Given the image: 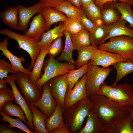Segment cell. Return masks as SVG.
Returning <instances> with one entry per match:
<instances>
[{
  "label": "cell",
  "instance_id": "obj_1",
  "mask_svg": "<svg viewBox=\"0 0 133 133\" xmlns=\"http://www.w3.org/2000/svg\"><path fill=\"white\" fill-rule=\"evenodd\" d=\"M101 126V133L107 126L128 112L130 108L121 105L103 95L96 94L89 97Z\"/></svg>",
  "mask_w": 133,
  "mask_h": 133
},
{
  "label": "cell",
  "instance_id": "obj_2",
  "mask_svg": "<svg viewBox=\"0 0 133 133\" xmlns=\"http://www.w3.org/2000/svg\"><path fill=\"white\" fill-rule=\"evenodd\" d=\"M93 108L92 100L87 97L70 107L64 109L63 117L66 126L70 133H77L81 129L84 120Z\"/></svg>",
  "mask_w": 133,
  "mask_h": 133
},
{
  "label": "cell",
  "instance_id": "obj_3",
  "mask_svg": "<svg viewBox=\"0 0 133 133\" xmlns=\"http://www.w3.org/2000/svg\"><path fill=\"white\" fill-rule=\"evenodd\" d=\"M97 94L104 96L123 106L132 108L133 106V87L127 83L107 85L104 82Z\"/></svg>",
  "mask_w": 133,
  "mask_h": 133
},
{
  "label": "cell",
  "instance_id": "obj_4",
  "mask_svg": "<svg viewBox=\"0 0 133 133\" xmlns=\"http://www.w3.org/2000/svg\"><path fill=\"white\" fill-rule=\"evenodd\" d=\"M48 54L49 58L45 60L43 66L44 73L35 83L42 92L43 86L46 82L54 77L67 74L76 68L75 65L67 62H60L50 54Z\"/></svg>",
  "mask_w": 133,
  "mask_h": 133
},
{
  "label": "cell",
  "instance_id": "obj_5",
  "mask_svg": "<svg viewBox=\"0 0 133 133\" xmlns=\"http://www.w3.org/2000/svg\"><path fill=\"white\" fill-rule=\"evenodd\" d=\"M109 41L100 45L98 48L118 54L129 61L133 58V38L126 35L111 37Z\"/></svg>",
  "mask_w": 133,
  "mask_h": 133
},
{
  "label": "cell",
  "instance_id": "obj_6",
  "mask_svg": "<svg viewBox=\"0 0 133 133\" xmlns=\"http://www.w3.org/2000/svg\"><path fill=\"white\" fill-rule=\"evenodd\" d=\"M0 34L6 35L8 38L16 40L18 44V48L23 49L28 53L31 61L30 65L27 69L30 71L31 70L41 50L38 45L39 41L31 38L24 34L16 33L7 28L0 30Z\"/></svg>",
  "mask_w": 133,
  "mask_h": 133
},
{
  "label": "cell",
  "instance_id": "obj_7",
  "mask_svg": "<svg viewBox=\"0 0 133 133\" xmlns=\"http://www.w3.org/2000/svg\"><path fill=\"white\" fill-rule=\"evenodd\" d=\"M112 70L109 67L101 68L90 64L86 73V86L87 97H90L97 94L100 86Z\"/></svg>",
  "mask_w": 133,
  "mask_h": 133
},
{
  "label": "cell",
  "instance_id": "obj_8",
  "mask_svg": "<svg viewBox=\"0 0 133 133\" xmlns=\"http://www.w3.org/2000/svg\"><path fill=\"white\" fill-rule=\"evenodd\" d=\"M15 81L28 104L35 102L41 98L42 92L30 79L28 75L22 72H17Z\"/></svg>",
  "mask_w": 133,
  "mask_h": 133
},
{
  "label": "cell",
  "instance_id": "obj_9",
  "mask_svg": "<svg viewBox=\"0 0 133 133\" xmlns=\"http://www.w3.org/2000/svg\"><path fill=\"white\" fill-rule=\"evenodd\" d=\"M42 89L41 96L39 100L28 105H33L38 108L48 117L55 110L58 102L52 94L49 81L44 84Z\"/></svg>",
  "mask_w": 133,
  "mask_h": 133
},
{
  "label": "cell",
  "instance_id": "obj_10",
  "mask_svg": "<svg viewBox=\"0 0 133 133\" xmlns=\"http://www.w3.org/2000/svg\"><path fill=\"white\" fill-rule=\"evenodd\" d=\"M16 76V74H13L11 75H8L5 79L7 83L11 86L13 90L15 98V103L20 106L23 110L29 124V127L31 130L33 131L34 127L33 123V115L28 104L16 86L15 82Z\"/></svg>",
  "mask_w": 133,
  "mask_h": 133
},
{
  "label": "cell",
  "instance_id": "obj_11",
  "mask_svg": "<svg viewBox=\"0 0 133 133\" xmlns=\"http://www.w3.org/2000/svg\"><path fill=\"white\" fill-rule=\"evenodd\" d=\"M129 60L116 54L98 48L92 58L88 62L90 65L101 66L104 68L119 61L129 62Z\"/></svg>",
  "mask_w": 133,
  "mask_h": 133
},
{
  "label": "cell",
  "instance_id": "obj_12",
  "mask_svg": "<svg viewBox=\"0 0 133 133\" xmlns=\"http://www.w3.org/2000/svg\"><path fill=\"white\" fill-rule=\"evenodd\" d=\"M86 73L78 81L72 89L67 91L65 98L64 109L70 107L87 97L86 86Z\"/></svg>",
  "mask_w": 133,
  "mask_h": 133
},
{
  "label": "cell",
  "instance_id": "obj_13",
  "mask_svg": "<svg viewBox=\"0 0 133 133\" xmlns=\"http://www.w3.org/2000/svg\"><path fill=\"white\" fill-rule=\"evenodd\" d=\"M67 74L55 77L48 81L52 95L64 108L65 97L68 89L66 79Z\"/></svg>",
  "mask_w": 133,
  "mask_h": 133
},
{
  "label": "cell",
  "instance_id": "obj_14",
  "mask_svg": "<svg viewBox=\"0 0 133 133\" xmlns=\"http://www.w3.org/2000/svg\"><path fill=\"white\" fill-rule=\"evenodd\" d=\"M17 6L20 27L21 31L25 33L28 29L30 19L36 13H40L44 7L40 2L29 7L19 4Z\"/></svg>",
  "mask_w": 133,
  "mask_h": 133
},
{
  "label": "cell",
  "instance_id": "obj_15",
  "mask_svg": "<svg viewBox=\"0 0 133 133\" xmlns=\"http://www.w3.org/2000/svg\"><path fill=\"white\" fill-rule=\"evenodd\" d=\"M102 133H133L131 114L128 112L110 124Z\"/></svg>",
  "mask_w": 133,
  "mask_h": 133
},
{
  "label": "cell",
  "instance_id": "obj_16",
  "mask_svg": "<svg viewBox=\"0 0 133 133\" xmlns=\"http://www.w3.org/2000/svg\"><path fill=\"white\" fill-rule=\"evenodd\" d=\"M8 44L7 38L5 39L0 42V50L2 51L1 54L6 57L10 62L12 66V69L16 71H19L29 75L30 71L25 69L23 66L22 63L25 61L24 57H19L13 55L8 50L7 46Z\"/></svg>",
  "mask_w": 133,
  "mask_h": 133
},
{
  "label": "cell",
  "instance_id": "obj_17",
  "mask_svg": "<svg viewBox=\"0 0 133 133\" xmlns=\"http://www.w3.org/2000/svg\"><path fill=\"white\" fill-rule=\"evenodd\" d=\"M45 30L46 26L45 18L41 13H38L33 18L29 28L24 34L39 41Z\"/></svg>",
  "mask_w": 133,
  "mask_h": 133
},
{
  "label": "cell",
  "instance_id": "obj_18",
  "mask_svg": "<svg viewBox=\"0 0 133 133\" xmlns=\"http://www.w3.org/2000/svg\"><path fill=\"white\" fill-rule=\"evenodd\" d=\"M65 30L64 23L62 22L53 28L45 32L38 43L39 46L41 50L48 47L56 39L61 37L64 35Z\"/></svg>",
  "mask_w": 133,
  "mask_h": 133
},
{
  "label": "cell",
  "instance_id": "obj_19",
  "mask_svg": "<svg viewBox=\"0 0 133 133\" xmlns=\"http://www.w3.org/2000/svg\"><path fill=\"white\" fill-rule=\"evenodd\" d=\"M100 7L103 24L109 25L120 20V13L114 6L112 1L107 2Z\"/></svg>",
  "mask_w": 133,
  "mask_h": 133
},
{
  "label": "cell",
  "instance_id": "obj_20",
  "mask_svg": "<svg viewBox=\"0 0 133 133\" xmlns=\"http://www.w3.org/2000/svg\"><path fill=\"white\" fill-rule=\"evenodd\" d=\"M45 21L46 30H49L50 26L55 23L64 22L68 18L63 13L53 8L44 7L41 12Z\"/></svg>",
  "mask_w": 133,
  "mask_h": 133
},
{
  "label": "cell",
  "instance_id": "obj_21",
  "mask_svg": "<svg viewBox=\"0 0 133 133\" xmlns=\"http://www.w3.org/2000/svg\"><path fill=\"white\" fill-rule=\"evenodd\" d=\"M18 7L10 6L0 13V18L4 23L14 30L21 31L17 16Z\"/></svg>",
  "mask_w": 133,
  "mask_h": 133
},
{
  "label": "cell",
  "instance_id": "obj_22",
  "mask_svg": "<svg viewBox=\"0 0 133 133\" xmlns=\"http://www.w3.org/2000/svg\"><path fill=\"white\" fill-rule=\"evenodd\" d=\"M64 108L58 103L55 110L52 114L45 121L46 130L48 133L54 129L66 126L63 117Z\"/></svg>",
  "mask_w": 133,
  "mask_h": 133
},
{
  "label": "cell",
  "instance_id": "obj_23",
  "mask_svg": "<svg viewBox=\"0 0 133 133\" xmlns=\"http://www.w3.org/2000/svg\"><path fill=\"white\" fill-rule=\"evenodd\" d=\"M29 106L33 115V123L35 133H48L47 131L45 121L48 117L36 107L32 105Z\"/></svg>",
  "mask_w": 133,
  "mask_h": 133
},
{
  "label": "cell",
  "instance_id": "obj_24",
  "mask_svg": "<svg viewBox=\"0 0 133 133\" xmlns=\"http://www.w3.org/2000/svg\"><path fill=\"white\" fill-rule=\"evenodd\" d=\"M127 22L125 20H120L115 23L108 25L109 33L106 40L111 37L121 35L127 36L133 38V29L126 26Z\"/></svg>",
  "mask_w": 133,
  "mask_h": 133
},
{
  "label": "cell",
  "instance_id": "obj_25",
  "mask_svg": "<svg viewBox=\"0 0 133 133\" xmlns=\"http://www.w3.org/2000/svg\"><path fill=\"white\" fill-rule=\"evenodd\" d=\"M90 33L91 45L98 48V46L106 40L109 33L108 25L104 24L97 25L94 29Z\"/></svg>",
  "mask_w": 133,
  "mask_h": 133
},
{
  "label": "cell",
  "instance_id": "obj_26",
  "mask_svg": "<svg viewBox=\"0 0 133 133\" xmlns=\"http://www.w3.org/2000/svg\"><path fill=\"white\" fill-rule=\"evenodd\" d=\"M84 126L78 133H101V126L97 115L93 109L91 111L87 117Z\"/></svg>",
  "mask_w": 133,
  "mask_h": 133
},
{
  "label": "cell",
  "instance_id": "obj_27",
  "mask_svg": "<svg viewBox=\"0 0 133 133\" xmlns=\"http://www.w3.org/2000/svg\"><path fill=\"white\" fill-rule=\"evenodd\" d=\"M48 53V47L41 50L35 60L33 70L28 75L31 80L34 83L40 79L42 75V69L43 66L45 58Z\"/></svg>",
  "mask_w": 133,
  "mask_h": 133
},
{
  "label": "cell",
  "instance_id": "obj_28",
  "mask_svg": "<svg viewBox=\"0 0 133 133\" xmlns=\"http://www.w3.org/2000/svg\"><path fill=\"white\" fill-rule=\"evenodd\" d=\"M64 35L65 37L64 47L60 55L56 59L59 61H66L71 64L75 65V61L74 60L72 55L74 49L71 38V34L65 30L64 32Z\"/></svg>",
  "mask_w": 133,
  "mask_h": 133
},
{
  "label": "cell",
  "instance_id": "obj_29",
  "mask_svg": "<svg viewBox=\"0 0 133 133\" xmlns=\"http://www.w3.org/2000/svg\"><path fill=\"white\" fill-rule=\"evenodd\" d=\"M97 49L91 45L77 50L78 56L75 65L76 68H79L88 63L92 58Z\"/></svg>",
  "mask_w": 133,
  "mask_h": 133
},
{
  "label": "cell",
  "instance_id": "obj_30",
  "mask_svg": "<svg viewBox=\"0 0 133 133\" xmlns=\"http://www.w3.org/2000/svg\"><path fill=\"white\" fill-rule=\"evenodd\" d=\"M1 111L9 117H16L22 119L29 127V124L26 120V117L23 110L20 106L14 104L12 101H9L5 103L3 106Z\"/></svg>",
  "mask_w": 133,
  "mask_h": 133
},
{
  "label": "cell",
  "instance_id": "obj_31",
  "mask_svg": "<svg viewBox=\"0 0 133 133\" xmlns=\"http://www.w3.org/2000/svg\"><path fill=\"white\" fill-rule=\"evenodd\" d=\"M114 6L121 15L120 20H124L129 24V27L133 29V11L130 4L118 1H112Z\"/></svg>",
  "mask_w": 133,
  "mask_h": 133
},
{
  "label": "cell",
  "instance_id": "obj_32",
  "mask_svg": "<svg viewBox=\"0 0 133 133\" xmlns=\"http://www.w3.org/2000/svg\"><path fill=\"white\" fill-rule=\"evenodd\" d=\"M90 63L88 62L80 67L70 70L66 76L68 85V90L72 89L75 84L88 70Z\"/></svg>",
  "mask_w": 133,
  "mask_h": 133
},
{
  "label": "cell",
  "instance_id": "obj_33",
  "mask_svg": "<svg viewBox=\"0 0 133 133\" xmlns=\"http://www.w3.org/2000/svg\"><path fill=\"white\" fill-rule=\"evenodd\" d=\"M54 8L65 14L70 18H79L80 15L84 13L82 9L79 8L66 0Z\"/></svg>",
  "mask_w": 133,
  "mask_h": 133
},
{
  "label": "cell",
  "instance_id": "obj_34",
  "mask_svg": "<svg viewBox=\"0 0 133 133\" xmlns=\"http://www.w3.org/2000/svg\"><path fill=\"white\" fill-rule=\"evenodd\" d=\"M82 9L87 17L93 23L97 25L103 24L100 7L97 5L95 3L82 6Z\"/></svg>",
  "mask_w": 133,
  "mask_h": 133
},
{
  "label": "cell",
  "instance_id": "obj_35",
  "mask_svg": "<svg viewBox=\"0 0 133 133\" xmlns=\"http://www.w3.org/2000/svg\"><path fill=\"white\" fill-rule=\"evenodd\" d=\"M112 66L117 72L116 79L113 84H117L120 80L133 72V63L129 62L119 61Z\"/></svg>",
  "mask_w": 133,
  "mask_h": 133
},
{
  "label": "cell",
  "instance_id": "obj_36",
  "mask_svg": "<svg viewBox=\"0 0 133 133\" xmlns=\"http://www.w3.org/2000/svg\"><path fill=\"white\" fill-rule=\"evenodd\" d=\"M71 38L74 50H77L83 47L91 45L90 33L85 29L77 34H71Z\"/></svg>",
  "mask_w": 133,
  "mask_h": 133
},
{
  "label": "cell",
  "instance_id": "obj_37",
  "mask_svg": "<svg viewBox=\"0 0 133 133\" xmlns=\"http://www.w3.org/2000/svg\"><path fill=\"white\" fill-rule=\"evenodd\" d=\"M0 114L1 118L0 120L8 122L9 124L7 126L9 128L12 129L13 127H16L27 133H34L33 131L23 123L22 119L17 117L15 119L12 118L6 115L2 111H0Z\"/></svg>",
  "mask_w": 133,
  "mask_h": 133
},
{
  "label": "cell",
  "instance_id": "obj_38",
  "mask_svg": "<svg viewBox=\"0 0 133 133\" xmlns=\"http://www.w3.org/2000/svg\"><path fill=\"white\" fill-rule=\"evenodd\" d=\"M65 30L71 34H77L85 29L79 18H68L63 22Z\"/></svg>",
  "mask_w": 133,
  "mask_h": 133
},
{
  "label": "cell",
  "instance_id": "obj_39",
  "mask_svg": "<svg viewBox=\"0 0 133 133\" xmlns=\"http://www.w3.org/2000/svg\"><path fill=\"white\" fill-rule=\"evenodd\" d=\"M14 96L12 89L10 88L0 89V111L4 105L9 101H14Z\"/></svg>",
  "mask_w": 133,
  "mask_h": 133
},
{
  "label": "cell",
  "instance_id": "obj_40",
  "mask_svg": "<svg viewBox=\"0 0 133 133\" xmlns=\"http://www.w3.org/2000/svg\"><path fill=\"white\" fill-rule=\"evenodd\" d=\"M48 53L55 58L61 53L63 50L61 37L54 40L48 47Z\"/></svg>",
  "mask_w": 133,
  "mask_h": 133
},
{
  "label": "cell",
  "instance_id": "obj_41",
  "mask_svg": "<svg viewBox=\"0 0 133 133\" xmlns=\"http://www.w3.org/2000/svg\"><path fill=\"white\" fill-rule=\"evenodd\" d=\"M16 74L17 72L12 69V66L10 63L1 58L0 59V78L3 79L8 76L9 73Z\"/></svg>",
  "mask_w": 133,
  "mask_h": 133
},
{
  "label": "cell",
  "instance_id": "obj_42",
  "mask_svg": "<svg viewBox=\"0 0 133 133\" xmlns=\"http://www.w3.org/2000/svg\"><path fill=\"white\" fill-rule=\"evenodd\" d=\"M79 18L85 29L89 32L92 31L97 25L87 17L84 13L81 15Z\"/></svg>",
  "mask_w": 133,
  "mask_h": 133
},
{
  "label": "cell",
  "instance_id": "obj_43",
  "mask_svg": "<svg viewBox=\"0 0 133 133\" xmlns=\"http://www.w3.org/2000/svg\"><path fill=\"white\" fill-rule=\"evenodd\" d=\"M43 7L55 8L65 0H39Z\"/></svg>",
  "mask_w": 133,
  "mask_h": 133
},
{
  "label": "cell",
  "instance_id": "obj_44",
  "mask_svg": "<svg viewBox=\"0 0 133 133\" xmlns=\"http://www.w3.org/2000/svg\"><path fill=\"white\" fill-rule=\"evenodd\" d=\"M114 1H118L128 3L133 5V0H95V4L99 7L107 2Z\"/></svg>",
  "mask_w": 133,
  "mask_h": 133
},
{
  "label": "cell",
  "instance_id": "obj_45",
  "mask_svg": "<svg viewBox=\"0 0 133 133\" xmlns=\"http://www.w3.org/2000/svg\"><path fill=\"white\" fill-rule=\"evenodd\" d=\"M24 133L23 131L16 130H13L8 126L0 123V133Z\"/></svg>",
  "mask_w": 133,
  "mask_h": 133
},
{
  "label": "cell",
  "instance_id": "obj_46",
  "mask_svg": "<svg viewBox=\"0 0 133 133\" xmlns=\"http://www.w3.org/2000/svg\"><path fill=\"white\" fill-rule=\"evenodd\" d=\"M50 133H70V132L66 126L56 128L52 131Z\"/></svg>",
  "mask_w": 133,
  "mask_h": 133
},
{
  "label": "cell",
  "instance_id": "obj_47",
  "mask_svg": "<svg viewBox=\"0 0 133 133\" xmlns=\"http://www.w3.org/2000/svg\"><path fill=\"white\" fill-rule=\"evenodd\" d=\"M72 4L80 9H82L81 0H66Z\"/></svg>",
  "mask_w": 133,
  "mask_h": 133
},
{
  "label": "cell",
  "instance_id": "obj_48",
  "mask_svg": "<svg viewBox=\"0 0 133 133\" xmlns=\"http://www.w3.org/2000/svg\"><path fill=\"white\" fill-rule=\"evenodd\" d=\"M7 82L4 79H0V89L1 88H7Z\"/></svg>",
  "mask_w": 133,
  "mask_h": 133
},
{
  "label": "cell",
  "instance_id": "obj_49",
  "mask_svg": "<svg viewBox=\"0 0 133 133\" xmlns=\"http://www.w3.org/2000/svg\"><path fill=\"white\" fill-rule=\"evenodd\" d=\"M81 7L87 5L92 3H95V0H81Z\"/></svg>",
  "mask_w": 133,
  "mask_h": 133
},
{
  "label": "cell",
  "instance_id": "obj_50",
  "mask_svg": "<svg viewBox=\"0 0 133 133\" xmlns=\"http://www.w3.org/2000/svg\"><path fill=\"white\" fill-rule=\"evenodd\" d=\"M130 113L131 114L132 126L133 131V106L132 107V111Z\"/></svg>",
  "mask_w": 133,
  "mask_h": 133
},
{
  "label": "cell",
  "instance_id": "obj_51",
  "mask_svg": "<svg viewBox=\"0 0 133 133\" xmlns=\"http://www.w3.org/2000/svg\"><path fill=\"white\" fill-rule=\"evenodd\" d=\"M129 62L133 63V58L130 59Z\"/></svg>",
  "mask_w": 133,
  "mask_h": 133
}]
</instances>
